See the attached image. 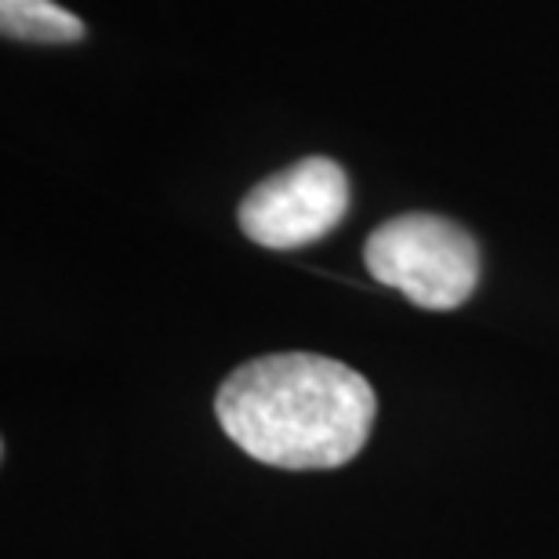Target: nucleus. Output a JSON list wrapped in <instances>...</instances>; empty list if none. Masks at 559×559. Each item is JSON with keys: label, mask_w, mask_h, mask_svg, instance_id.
<instances>
[{"label": "nucleus", "mask_w": 559, "mask_h": 559, "mask_svg": "<svg viewBox=\"0 0 559 559\" xmlns=\"http://www.w3.org/2000/svg\"><path fill=\"white\" fill-rule=\"evenodd\" d=\"M364 262L378 284L404 290L418 309L432 312L465 306L479 284V248L473 233L425 211L382 222L367 237Z\"/></svg>", "instance_id": "2"}, {"label": "nucleus", "mask_w": 559, "mask_h": 559, "mask_svg": "<svg viewBox=\"0 0 559 559\" xmlns=\"http://www.w3.org/2000/svg\"><path fill=\"white\" fill-rule=\"evenodd\" d=\"M0 29L8 40L29 44H76L84 22L55 0H0Z\"/></svg>", "instance_id": "4"}, {"label": "nucleus", "mask_w": 559, "mask_h": 559, "mask_svg": "<svg viewBox=\"0 0 559 559\" xmlns=\"http://www.w3.org/2000/svg\"><path fill=\"white\" fill-rule=\"evenodd\" d=\"M349 211V178L331 156H306L240 200V229L259 248L295 251L323 240Z\"/></svg>", "instance_id": "3"}, {"label": "nucleus", "mask_w": 559, "mask_h": 559, "mask_svg": "<svg viewBox=\"0 0 559 559\" xmlns=\"http://www.w3.org/2000/svg\"><path fill=\"white\" fill-rule=\"evenodd\" d=\"M215 415L254 462L276 468H338L364 451L378 415L371 382L320 353H270L218 385Z\"/></svg>", "instance_id": "1"}]
</instances>
